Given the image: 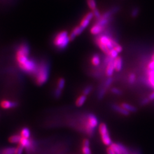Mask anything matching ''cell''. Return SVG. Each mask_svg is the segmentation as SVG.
Returning <instances> with one entry per match:
<instances>
[{
	"label": "cell",
	"instance_id": "cell-28",
	"mask_svg": "<svg viewBox=\"0 0 154 154\" xmlns=\"http://www.w3.org/2000/svg\"><path fill=\"white\" fill-rule=\"evenodd\" d=\"M62 95V90L60 88H57L54 91V96L55 98H60Z\"/></svg>",
	"mask_w": 154,
	"mask_h": 154
},
{
	"label": "cell",
	"instance_id": "cell-37",
	"mask_svg": "<svg viewBox=\"0 0 154 154\" xmlns=\"http://www.w3.org/2000/svg\"><path fill=\"white\" fill-rule=\"evenodd\" d=\"M83 146H90V141L88 139H85L83 141Z\"/></svg>",
	"mask_w": 154,
	"mask_h": 154
},
{
	"label": "cell",
	"instance_id": "cell-34",
	"mask_svg": "<svg viewBox=\"0 0 154 154\" xmlns=\"http://www.w3.org/2000/svg\"><path fill=\"white\" fill-rule=\"evenodd\" d=\"M149 84L154 88V78L152 77H149Z\"/></svg>",
	"mask_w": 154,
	"mask_h": 154
},
{
	"label": "cell",
	"instance_id": "cell-35",
	"mask_svg": "<svg viewBox=\"0 0 154 154\" xmlns=\"http://www.w3.org/2000/svg\"><path fill=\"white\" fill-rule=\"evenodd\" d=\"M114 49L116 50V51L118 52V53H121L122 51V50H123V48H122V47L119 44L116 45Z\"/></svg>",
	"mask_w": 154,
	"mask_h": 154
},
{
	"label": "cell",
	"instance_id": "cell-19",
	"mask_svg": "<svg viewBox=\"0 0 154 154\" xmlns=\"http://www.w3.org/2000/svg\"><path fill=\"white\" fill-rule=\"evenodd\" d=\"M65 79L63 78H60L57 81V88H60L61 90H62L65 86Z\"/></svg>",
	"mask_w": 154,
	"mask_h": 154
},
{
	"label": "cell",
	"instance_id": "cell-9",
	"mask_svg": "<svg viewBox=\"0 0 154 154\" xmlns=\"http://www.w3.org/2000/svg\"><path fill=\"white\" fill-rule=\"evenodd\" d=\"M111 109L123 116H128L130 113L125 109H124L122 106H119L116 104H112L111 105Z\"/></svg>",
	"mask_w": 154,
	"mask_h": 154
},
{
	"label": "cell",
	"instance_id": "cell-8",
	"mask_svg": "<svg viewBox=\"0 0 154 154\" xmlns=\"http://www.w3.org/2000/svg\"><path fill=\"white\" fill-rule=\"evenodd\" d=\"M105 26H101L97 23H95L90 29V33L93 35H99L102 33L105 29Z\"/></svg>",
	"mask_w": 154,
	"mask_h": 154
},
{
	"label": "cell",
	"instance_id": "cell-40",
	"mask_svg": "<svg viewBox=\"0 0 154 154\" xmlns=\"http://www.w3.org/2000/svg\"><path fill=\"white\" fill-rule=\"evenodd\" d=\"M149 98L150 100V101L154 100V91L152 92V93L150 94L149 95Z\"/></svg>",
	"mask_w": 154,
	"mask_h": 154
},
{
	"label": "cell",
	"instance_id": "cell-25",
	"mask_svg": "<svg viewBox=\"0 0 154 154\" xmlns=\"http://www.w3.org/2000/svg\"><path fill=\"white\" fill-rule=\"evenodd\" d=\"M137 79V77L136 75L134 73H131L129 76H128V83L130 85H133L134 83L135 82Z\"/></svg>",
	"mask_w": 154,
	"mask_h": 154
},
{
	"label": "cell",
	"instance_id": "cell-18",
	"mask_svg": "<svg viewBox=\"0 0 154 154\" xmlns=\"http://www.w3.org/2000/svg\"><path fill=\"white\" fill-rule=\"evenodd\" d=\"M107 91V88H105V87L103 86V88H100L98 91V93L97 95V98L98 100H101L104 98Z\"/></svg>",
	"mask_w": 154,
	"mask_h": 154
},
{
	"label": "cell",
	"instance_id": "cell-13",
	"mask_svg": "<svg viewBox=\"0 0 154 154\" xmlns=\"http://www.w3.org/2000/svg\"><path fill=\"white\" fill-rule=\"evenodd\" d=\"M87 99V96L85 95H81V96H79L78 98H77L75 104L77 107H81L83 105L85 104V103L86 102Z\"/></svg>",
	"mask_w": 154,
	"mask_h": 154
},
{
	"label": "cell",
	"instance_id": "cell-14",
	"mask_svg": "<svg viewBox=\"0 0 154 154\" xmlns=\"http://www.w3.org/2000/svg\"><path fill=\"white\" fill-rule=\"evenodd\" d=\"M91 63L94 66H99V65L100 64L101 62V60H100V58L99 57L98 54H94L91 58Z\"/></svg>",
	"mask_w": 154,
	"mask_h": 154
},
{
	"label": "cell",
	"instance_id": "cell-20",
	"mask_svg": "<svg viewBox=\"0 0 154 154\" xmlns=\"http://www.w3.org/2000/svg\"><path fill=\"white\" fill-rule=\"evenodd\" d=\"M87 4L89 8L93 11L97 9V4L95 0H87Z\"/></svg>",
	"mask_w": 154,
	"mask_h": 154
},
{
	"label": "cell",
	"instance_id": "cell-26",
	"mask_svg": "<svg viewBox=\"0 0 154 154\" xmlns=\"http://www.w3.org/2000/svg\"><path fill=\"white\" fill-rule=\"evenodd\" d=\"M111 92L113 94L116 95H122V91L120 89L116 88H111Z\"/></svg>",
	"mask_w": 154,
	"mask_h": 154
},
{
	"label": "cell",
	"instance_id": "cell-5",
	"mask_svg": "<svg viewBox=\"0 0 154 154\" xmlns=\"http://www.w3.org/2000/svg\"><path fill=\"white\" fill-rule=\"evenodd\" d=\"M93 17L94 14L93 11L88 12L85 16L83 17L82 20L81 21L79 26L84 30L86 28L88 27V24L90 23V22L92 20V18H93Z\"/></svg>",
	"mask_w": 154,
	"mask_h": 154
},
{
	"label": "cell",
	"instance_id": "cell-4",
	"mask_svg": "<svg viewBox=\"0 0 154 154\" xmlns=\"http://www.w3.org/2000/svg\"><path fill=\"white\" fill-rule=\"evenodd\" d=\"M99 131L102 140L106 146H110L112 144V141L110 138V134L107 125L103 123L99 127Z\"/></svg>",
	"mask_w": 154,
	"mask_h": 154
},
{
	"label": "cell",
	"instance_id": "cell-11",
	"mask_svg": "<svg viewBox=\"0 0 154 154\" xmlns=\"http://www.w3.org/2000/svg\"><path fill=\"white\" fill-rule=\"evenodd\" d=\"M115 69L118 72H121L123 68V60L121 57H118L115 59Z\"/></svg>",
	"mask_w": 154,
	"mask_h": 154
},
{
	"label": "cell",
	"instance_id": "cell-33",
	"mask_svg": "<svg viewBox=\"0 0 154 154\" xmlns=\"http://www.w3.org/2000/svg\"><path fill=\"white\" fill-rule=\"evenodd\" d=\"M150 102V100L149 98V97L147 98H143L141 102H140V105L141 106H146V105H148Z\"/></svg>",
	"mask_w": 154,
	"mask_h": 154
},
{
	"label": "cell",
	"instance_id": "cell-32",
	"mask_svg": "<svg viewBox=\"0 0 154 154\" xmlns=\"http://www.w3.org/2000/svg\"><path fill=\"white\" fill-rule=\"evenodd\" d=\"M23 147L21 145H19L17 148H16L15 154H23Z\"/></svg>",
	"mask_w": 154,
	"mask_h": 154
},
{
	"label": "cell",
	"instance_id": "cell-29",
	"mask_svg": "<svg viewBox=\"0 0 154 154\" xmlns=\"http://www.w3.org/2000/svg\"><path fill=\"white\" fill-rule=\"evenodd\" d=\"M83 154H92L91 149L88 146H83L82 148Z\"/></svg>",
	"mask_w": 154,
	"mask_h": 154
},
{
	"label": "cell",
	"instance_id": "cell-38",
	"mask_svg": "<svg viewBox=\"0 0 154 154\" xmlns=\"http://www.w3.org/2000/svg\"><path fill=\"white\" fill-rule=\"evenodd\" d=\"M147 74L149 75V77H152L154 78V69L149 70L147 71Z\"/></svg>",
	"mask_w": 154,
	"mask_h": 154
},
{
	"label": "cell",
	"instance_id": "cell-42",
	"mask_svg": "<svg viewBox=\"0 0 154 154\" xmlns=\"http://www.w3.org/2000/svg\"><path fill=\"white\" fill-rule=\"evenodd\" d=\"M152 60H154V54H153V55H152Z\"/></svg>",
	"mask_w": 154,
	"mask_h": 154
},
{
	"label": "cell",
	"instance_id": "cell-30",
	"mask_svg": "<svg viewBox=\"0 0 154 154\" xmlns=\"http://www.w3.org/2000/svg\"><path fill=\"white\" fill-rule=\"evenodd\" d=\"M93 12L94 16L95 17L97 18V20H99V19H100V18H101L102 14H100V13L99 12V11L98 10L97 8L96 9L94 10Z\"/></svg>",
	"mask_w": 154,
	"mask_h": 154
},
{
	"label": "cell",
	"instance_id": "cell-7",
	"mask_svg": "<svg viewBox=\"0 0 154 154\" xmlns=\"http://www.w3.org/2000/svg\"><path fill=\"white\" fill-rule=\"evenodd\" d=\"M1 106L4 109H10L15 108L18 106L16 102H13L9 100H3L1 102Z\"/></svg>",
	"mask_w": 154,
	"mask_h": 154
},
{
	"label": "cell",
	"instance_id": "cell-3",
	"mask_svg": "<svg viewBox=\"0 0 154 154\" xmlns=\"http://www.w3.org/2000/svg\"><path fill=\"white\" fill-rule=\"evenodd\" d=\"M99 125V121L97 116L94 114H89L87 116V120L85 122V128L87 134L90 136L93 135L96 128Z\"/></svg>",
	"mask_w": 154,
	"mask_h": 154
},
{
	"label": "cell",
	"instance_id": "cell-27",
	"mask_svg": "<svg viewBox=\"0 0 154 154\" xmlns=\"http://www.w3.org/2000/svg\"><path fill=\"white\" fill-rule=\"evenodd\" d=\"M118 54H119L118 52L114 49H113L110 50L109 56H110L111 58H112L114 59H116L118 57Z\"/></svg>",
	"mask_w": 154,
	"mask_h": 154
},
{
	"label": "cell",
	"instance_id": "cell-12",
	"mask_svg": "<svg viewBox=\"0 0 154 154\" xmlns=\"http://www.w3.org/2000/svg\"><path fill=\"white\" fill-rule=\"evenodd\" d=\"M121 106L129 112H136L138 110L136 107L127 103H122Z\"/></svg>",
	"mask_w": 154,
	"mask_h": 154
},
{
	"label": "cell",
	"instance_id": "cell-41",
	"mask_svg": "<svg viewBox=\"0 0 154 154\" xmlns=\"http://www.w3.org/2000/svg\"><path fill=\"white\" fill-rule=\"evenodd\" d=\"M131 154H142V153H141V151L140 150L136 149V150L132 151Z\"/></svg>",
	"mask_w": 154,
	"mask_h": 154
},
{
	"label": "cell",
	"instance_id": "cell-31",
	"mask_svg": "<svg viewBox=\"0 0 154 154\" xmlns=\"http://www.w3.org/2000/svg\"><path fill=\"white\" fill-rule=\"evenodd\" d=\"M139 12V9H138V8H134V9H132V11H131V16H132V17H133V18L137 17L138 16Z\"/></svg>",
	"mask_w": 154,
	"mask_h": 154
},
{
	"label": "cell",
	"instance_id": "cell-24",
	"mask_svg": "<svg viewBox=\"0 0 154 154\" xmlns=\"http://www.w3.org/2000/svg\"><path fill=\"white\" fill-rule=\"evenodd\" d=\"M93 89V86H91V85H88V86H86L85 88L83 89V90L82 91L83 94L85 95H86V96H88L91 93Z\"/></svg>",
	"mask_w": 154,
	"mask_h": 154
},
{
	"label": "cell",
	"instance_id": "cell-21",
	"mask_svg": "<svg viewBox=\"0 0 154 154\" xmlns=\"http://www.w3.org/2000/svg\"><path fill=\"white\" fill-rule=\"evenodd\" d=\"M114 81V79L112 77H108L106 80L105 81L104 84H103V87H105V88H109L110 86L111 85V84Z\"/></svg>",
	"mask_w": 154,
	"mask_h": 154
},
{
	"label": "cell",
	"instance_id": "cell-36",
	"mask_svg": "<svg viewBox=\"0 0 154 154\" xmlns=\"http://www.w3.org/2000/svg\"><path fill=\"white\" fill-rule=\"evenodd\" d=\"M148 69L149 70H152L154 69V60L151 61L148 65Z\"/></svg>",
	"mask_w": 154,
	"mask_h": 154
},
{
	"label": "cell",
	"instance_id": "cell-22",
	"mask_svg": "<svg viewBox=\"0 0 154 154\" xmlns=\"http://www.w3.org/2000/svg\"><path fill=\"white\" fill-rule=\"evenodd\" d=\"M111 149H112V150L114 151V152H115L116 154H122L121 151L119 149L118 145L117 144V143H112L110 146Z\"/></svg>",
	"mask_w": 154,
	"mask_h": 154
},
{
	"label": "cell",
	"instance_id": "cell-39",
	"mask_svg": "<svg viewBox=\"0 0 154 154\" xmlns=\"http://www.w3.org/2000/svg\"><path fill=\"white\" fill-rule=\"evenodd\" d=\"M107 154H116L115 152H114V151L112 150V149H111V147H109L107 149Z\"/></svg>",
	"mask_w": 154,
	"mask_h": 154
},
{
	"label": "cell",
	"instance_id": "cell-10",
	"mask_svg": "<svg viewBox=\"0 0 154 154\" xmlns=\"http://www.w3.org/2000/svg\"><path fill=\"white\" fill-rule=\"evenodd\" d=\"M83 31V30L79 25L75 26L72 30L71 33L69 34L70 41H73L77 36L80 35L81 33H82Z\"/></svg>",
	"mask_w": 154,
	"mask_h": 154
},
{
	"label": "cell",
	"instance_id": "cell-16",
	"mask_svg": "<svg viewBox=\"0 0 154 154\" xmlns=\"http://www.w3.org/2000/svg\"><path fill=\"white\" fill-rule=\"evenodd\" d=\"M21 135L22 138H29L30 137V131L29 128L24 127L21 130Z\"/></svg>",
	"mask_w": 154,
	"mask_h": 154
},
{
	"label": "cell",
	"instance_id": "cell-17",
	"mask_svg": "<svg viewBox=\"0 0 154 154\" xmlns=\"http://www.w3.org/2000/svg\"><path fill=\"white\" fill-rule=\"evenodd\" d=\"M117 144L118 145L119 149L121 151L122 154H131L132 152L129 151V149L127 148L125 146H124L123 144L120 143H117Z\"/></svg>",
	"mask_w": 154,
	"mask_h": 154
},
{
	"label": "cell",
	"instance_id": "cell-6",
	"mask_svg": "<svg viewBox=\"0 0 154 154\" xmlns=\"http://www.w3.org/2000/svg\"><path fill=\"white\" fill-rule=\"evenodd\" d=\"M115 59H112L111 61L107 64L106 66V74L107 77H112V75L114 74L115 69V63H114Z\"/></svg>",
	"mask_w": 154,
	"mask_h": 154
},
{
	"label": "cell",
	"instance_id": "cell-1",
	"mask_svg": "<svg viewBox=\"0 0 154 154\" xmlns=\"http://www.w3.org/2000/svg\"><path fill=\"white\" fill-rule=\"evenodd\" d=\"M34 76L37 85L42 86L44 85L48 81L49 76V67L48 65L45 62L39 64L37 71Z\"/></svg>",
	"mask_w": 154,
	"mask_h": 154
},
{
	"label": "cell",
	"instance_id": "cell-15",
	"mask_svg": "<svg viewBox=\"0 0 154 154\" xmlns=\"http://www.w3.org/2000/svg\"><path fill=\"white\" fill-rule=\"evenodd\" d=\"M22 138L21 135H13L11 136L9 139V142H11V143H18L20 142L21 141V139Z\"/></svg>",
	"mask_w": 154,
	"mask_h": 154
},
{
	"label": "cell",
	"instance_id": "cell-23",
	"mask_svg": "<svg viewBox=\"0 0 154 154\" xmlns=\"http://www.w3.org/2000/svg\"><path fill=\"white\" fill-rule=\"evenodd\" d=\"M16 149L13 147H9L6 149H4L2 152V154H15Z\"/></svg>",
	"mask_w": 154,
	"mask_h": 154
},
{
	"label": "cell",
	"instance_id": "cell-2",
	"mask_svg": "<svg viewBox=\"0 0 154 154\" xmlns=\"http://www.w3.org/2000/svg\"><path fill=\"white\" fill-rule=\"evenodd\" d=\"M70 41L69 34L66 30H63L57 34L53 39V44L58 49H65Z\"/></svg>",
	"mask_w": 154,
	"mask_h": 154
}]
</instances>
